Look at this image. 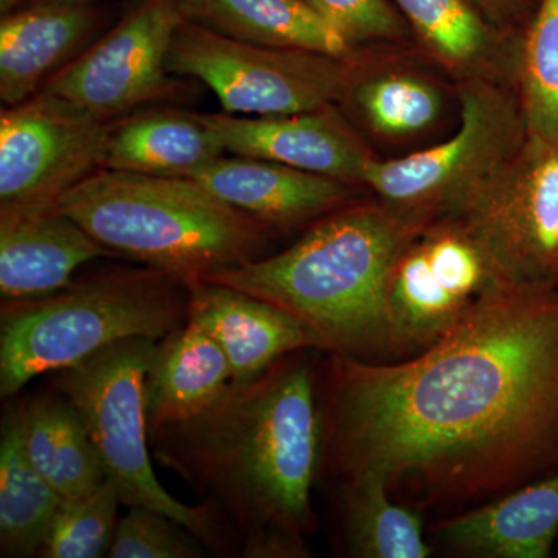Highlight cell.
<instances>
[{"mask_svg":"<svg viewBox=\"0 0 558 558\" xmlns=\"http://www.w3.org/2000/svg\"><path fill=\"white\" fill-rule=\"evenodd\" d=\"M22 436L33 465L62 499L90 494L106 481L87 429L60 392H43L21 402Z\"/></svg>","mask_w":558,"mask_h":558,"instance_id":"obj_22","label":"cell"},{"mask_svg":"<svg viewBox=\"0 0 558 558\" xmlns=\"http://www.w3.org/2000/svg\"><path fill=\"white\" fill-rule=\"evenodd\" d=\"M21 0H0V13L7 14L20 5Z\"/></svg>","mask_w":558,"mask_h":558,"instance_id":"obj_33","label":"cell"},{"mask_svg":"<svg viewBox=\"0 0 558 558\" xmlns=\"http://www.w3.org/2000/svg\"><path fill=\"white\" fill-rule=\"evenodd\" d=\"M58 207L113 256L185 282L263 258L270 240V227L193 178L102 168Z\"/></svg>","mask_w":558,"mask_h":558,"instance_id":"obj_4","label":"cell"},{"mask_svg":"<svg viewBox=\"0 0 558 558\" xmlns=\"http://www.w3.org/2000/svg\"><path fill=\"white\" fill-rule=\"evenodd\" d=\"M62 498L25 450L17 405L10 407L0 436V553L39 557Z\"/></svg>","mask_w":558,"mask_h":558,"instance_id":"obj_23","label":"cell"},{"mask_svg":"<svg viewBox=\"0 0 558 558\" xmlns=\"http://www.w3.org/2000/svg\"><path fill=\"white\" fill-rule=\"evenodd\" d=\"M193 179L270 229H289L343 207L351 183L252 157H220Z\"/></svg>","mask_w":558,"mask_h":558,"instance_id":"obj_17","label":"cell"},{"mask_svg":"<svg viewBox=\"0 0 558 558\" xmlns=\"http://www.w3.org/2000/svg\"><path fill=\"white\" fill-rule=\"evenodd\" d=\"M168 70L207 84L223 112L252 117L325 108L341 97L348 78L340 58L255 46L186 20L172 38Z\"/></svg>","mask_w":558,"mask_h":558,"instance_id":"obj_7","label":"cell"},{"mask_svg":"<svg viewBox=\"0 0 558 558\" xmlns=\"http://www.w3.org/2000/svg\"><path fill=\"white\" fill-rule=\"evenodd\" d=\"M97 0H21L20 5H47V3H68V5H80V3H95ZM16 7V9H17Z\"/></svg>","mask_w":558,"mask_h":558,"instance_id":"obj_32","label":"cell"},{"mask_svg":"<svg viewBox=\"0 0 558 558\" xmlns=\"http://www.w3.org/2000/svg\"><path fill=\"white\" fill-rule=\"evenodd\" d=\"M411 238L389 275L388 322L398 349H427L509 282L465 223L417 245Z\"/></svg>","mask_w":558,"mask_h":558,"instance_id":"obj_10","label":"cell"},{"mask_svg":"<svg viewBox=\"0 0 558 558\" xmlns=\"http://www.w3.org/2000/svg\"><path fill=\"white\" fill-rule=\"evenodd\" d=\"M304 349L229 387L196 416L149 429V447L229 519L242 557L304 558L322 470L318 368Z\"/></svg>","mask_w":558,"mask_h":558,"instance_id":"obj_2","label":"cell"},{"mask_svg":"<svg viewBox=\"0 0 558 558\" xmlns=\"http://www.w3.org/2000/svg\"><path fill=\"white\" fill-rule=\"evenodd\" d=\"M524 110L534 142L558 146V0H542L524 51Z\"/></svg>","mask_w":558,"mask_h":558,"instance_id":"obj_25","label":"cell"},{"mask_svg":"<svg viewBox=\"0 0 558 558\" xmlns=\"http://www.w3.org/2000/svg\"><path fill=\"white\" fill-rule=\"evenodd\" d=\"M116 121L40 90L0 112V216L58 207L106 167Z\"/></svg>","mask_w":558,"mask_h":558,"instance_id":"obj_8","label":"cell"},{"mask_svg":"<svg viewBox=\"0 0 558 558\" xmlns=\"http://www.w3.org/2000/svg\"><path fill=\"white\" fill-rule=\"evenodd\" d=\"M487 20L512 21L526 13L531 0H469Z\"/></svg>","mask_w":558,"mask_h":558,"instance_id":"obj_31","label":"cell"},{"mask_svg":"<svg viewBox=\"0 0 558 558\" xmlns=\"http://www.w3.org/2000/svg\"><path fill=\"white\" fill-rule=\"evenodd\" d=\"M413 227L351 205L315 220L284 252L202 278L281 307L314 333L319 351L369 360L396 351L387 289Z\"/></svg>","mask_w":558,"mask_h":558,"instance_id":"obj_3","label":"cell"},{"mask_svg":"<svg viewBox=\"0 0 558 558\" xmlns=\"http://www.w3.org/2000/svg\"><path fill=\"white\" fill-rule=\"evenodd\" d=\"M464 223L506 281L558 288V146L532 140L520 180L476 201Z\"/></svg>","mask_w":558,"mask_h":558,"instance_id":"obj_11","label":"cell"},{"mask_svg":"<svg viewBox=\"0 0 558 558\" xmlns=\"http://www.w3.org/2000/svg\"><path fill=\"white\" fill-rule=\"evenodd\" d=\"M432 535L454 557L548 558L558 537V470L440 521Z\"/></svg>","mask_w":558,"mask_h":558,"instance_id":"obj_15","label":"cell"},{"mask_svg":"<svg viewBox=\"0 0 558 558\" xmlns=\"http://www.w3.org/2000/svg\"><path fill=\"white\" fill-rule=\"evenodd\" d=\"M190 289L167 271L113 269L24 301H2L0 396L121 340H161L189 319Z\"/></svg>","mask_w":558,"mask_h":558,"instance_id":"obj_5","label":"cell"},{"mask_svg":"<svg viewBox=\"0 0 558 558\" xmlns=\"http://www.w3.org/2000/svg\"><path fill=\"white\" fill-rule=\"evenodd\" d=\"M494 128L490 102L480 94L465 92L461 126L453 137L403 159H371L363 183L396 204L432 199L457 185L459 175L480 159L490 143Z\"/></svg>","mask_w":558,"mask_h":558,"instance_id":"obj_21","label":"cell"},{"mask_svg":"<svg viewBox=\"0 0 558 558\" xmlns=\"http://www.w3.org/2000/svg\"><path fill=\"white\" fill-rule=\"evenodd\" d=\"M204 543L165 513L130 508L120 519L109 558H199Z\"/></svg>","mask_w":558,"mask_h":558,"instance_id":"obj_29","label":"cell"},{"mask_svg":"<svg viewBox=\"0 0 558 558\" xmlns=\"http://www.w3.org/2000/svg\"><path fill=\"white\" fill-rule=\"evenodd\" d=\"M349 44L398 39L405 20L391 0H304Z\"/></svg>","mask_w":558,"mask_h":558,"instance_id":"obj_30","label":"cell"},{"mask_svg":"<svg viewBox=\"0 0 558 558\" xmlns=\"http://www.w3.org/2000/svg\"><path fill=\"white\" fill-rule=\"evenodd\" d=\"M189 319L215 339L229 360L233 380L255 379L278 360L318 341L289 312L230 286L207 279L186 282Z\"/></svg>","mask_w":558,"mask_h":558,"instance_id":"obj_13","label":"cell"},{"mask_svg":"<svg viewBox=\"0 0 558 558\" xmlns=\"http://www.w3.org/2000/svg\"><path fill=\"white\" fill-rule=\"evenodd\" d=\"M392 5L444 61L468 64L487 49L486 17L469 0H391Z\"/></svg>","mask_w":558,"mask_h":558,"instance_id":"obj_27","label":"cell"},{"mask_svg":"<svg viewBox=\"0 0 558 558\" xmlns=\"http://www.w3.org/2000/svg\"><path fill=\"white\" fill-rule=\"evenodd\" d=\"M223 156L226 149L205 126L199 113L149 109L116 121L105 168L163 178H194Z\"/></svg>","mask_w":558,"mask_h":558,"instance_id":"obj_19","label":"cell"},{"mask_svg":"<svg viewBox=\"0 0 558 558\" xmlns=\"http://www.w3.org/2000/svg\"><path fill=\"white\" fill-rule=\"evenodd\" d=\"M343 543L354 558H427L433 554L417 509L396 501L374 473L343 480Z\"/></svg>","mask_w":558,"mask_h":558,"instance_id":"obj_24","label":"cell"},{"mask_svg":"<svg viewBox=\"0 0 558 558\" xmlns=\"http://www.w3.org/2000/svg\"><path fill=\"white\" fill-rule=\"evenodd\" d=\"M357 101L374 130L388 135L425 130L438 117L440 106L433 87L410 76L369 81L360 87Z\"/></svg>","mask_w":558,"mask_h":558,"instance_id":"obj_28","label":"cell"},{"mask_svg":"<svg viewBox=\"0 0 558 558\" xmlns=\"http://www.w3.org/2000/svg\"><path fill=\"white\" fill-rule=\"evenodd\" d=\"M186 21L274 49L315 51L344 60L351 44L304 0H180Z\"/></svg>","mask_w":558,"mask_h":558,"instance_id":"obj_20","label":"cell"},{"mask_svg":"<svg viewBox=\"0 0 558 558\" xmlns=\"http://www.w3.org/2000/svg\"><path fill=\"white\" fill-rule=\"evenodd\" d=\"M322 469L411 508L494 501L558 470V288L505 284L402 363L330 354Z\"/></svg>","mask_w":558,"mask_h":558,"instance_id":"obj_1","label":"cell"},{"mask_svg":"<svg viewBox=\"0 0 558 558\" xmlns=\"http://www.w3.org/2000/svg\"><path fill=\"white\" fill-rule=\"evenodd\" d=\"M120 505L119 492L108 480L90 494L62 499L39 557H108L119 526Z\"/></svg>","mask_w":558,"mask_h":558,"instance_id":"obj_26","label":"cell"},{"mask_svg":"<svg viewBox=\"0 0 558 558\" xmlns=\"http://www.w3.org/2000/svg\"><path fill=\"white\" fill-rule=\"evenodd\" d=\"M105 14L95 3L25 5L0 22V101L20 105L98 38Z\"/></svg>","mask_w":558,"mask_h":558,"instance_id":"obj_14","label":"cell"},{"mask_svg":"<svg viewBox=\"0 0 558 558\" xmlns=\"http://www.w3.org/2000/svg\"><path fill=\"white\" fill-rule=\"evenodd\" d=\"M105 256L113 255L60 207L0 216L2 301L51 295L81 266Z\"/></svg>","mask_w":558,"mask_h":558,"instance_id":"obj_16","label":"cell"},{"mask_svg":"<svg viewBox=\"0 0 558 558\" xmlns=\"http://www.w3.org/2000/svg\"><path fill=\"white\" fill-rule=\"evenodd\" d=\"M157 340H121L58 371L54 388L72 403L97 450L106 480L126 508H146L178 521L211 553L236 548V532L215 505L189 506L161 486L150 459L146 374Z\"/></svg>","mask_w":558,"mask_h":558,"instance_id":"obj_6","label":"cell"},{"mask_svg":"<svg viewBox=\"0 0 558 558\" xmlns=\"http://www.w3.org/2000/svg\"><path fill=\"white\" fill-rule=\"evenodd\" d=\"M183 20L180 0H145L54 73L43 90L102 121L168 100L180 87L168 70V54Z\"/></svg>","mask_w":558,"mask_h":558,"instance_id":"obj_9","label":"cell"},{"mask_svg":"<svg viewBox=\"0 0 558 558\" xmlns=\"http://www.w3.org/2000/svg\"><path fill=\"white\" fill-rule=\"evenodd\" d=\"M226 153L277 161L344 182H363L371 157L329 106L290 116L199 113Z\"/></svg>","mask_w":558,"mask_h":558,"instance_id":"obj_12","label":"cell"},{"mask_svg":"<svg viewBox=\"0 0 558 558\" xmlns=\"http://www.w3.org/2000/svg\"><path fill=\"white\" fill-rule=\"evenodd\" d=\"M233 380L222 348L196 323L157 341L146 374L148 428L174 424L199 414Z\"/></svg>","mask_w":558,"mask_h":558,"instance_id":"obj_18","label":"cell"}]
</instances>
